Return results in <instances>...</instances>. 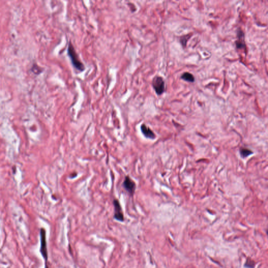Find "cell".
<instances>
[{
	"instance_id": "6da1fadb",
	"label": "cell",
	"mask_w": 268,
	"mask_h": 268,
	"mask_svg": "<svg viewBox=\"0 0 268 268\" xmlns=\"http://www.w3.org/2000/svg\"><path fill=\"white\" fill-rule=\"evenodd\" d=\"M68 53L69 56L70 57L72 63V65H74V67L81 71H83L84 70V66L83 64L81 62L80 60H79L78 54L75 52L74 46L70 43L69 45L68 48Z\"/></svg>"
},
{
	"instance_id": "7a4b0ae2",
	"label": "cell",
	"mask_w": 268,
	"mask_h": 268,
	"mask_svg": "<svg viewBox=\"0 0 268 268\" xmlns=\"http://www.w3.org/2000/svg\"><path fill=\"white\" fill-rule=\"evenodd\" d=\"M152 86L155 93L160 96L165 91V83L162 77L155 76L152 80Z\"/></svg>"
},
{
	"instance_id": "3957f363",
	"label": "cell",
	"mask_w": 268,
	"mask_h": 268,
	"mask_svg": "<svg viewBox=\"0 0 268 268\" xmlns=\"http://www.w3.org/2000/svg\"><path fill=\"white\" fill-rule=\"evenodd\" d=\"M40 252L43 256V258L45 260H47L48 253L47 249L46 238V232L44 229H41L40 231Z\"/></svg>"
},
{
	"instance_id": "277c9868",
	"label": "cell",
	"mask_w": 268,
	"mask_h": 268,
	"mask_svg": "<svg viewBox=\"0 0 268 268\" xmlns=\"http://www.w3.org/2000/svg\"><path fill=\"white\" fill-rule=\"evenodd\" d=\"M113 204L114 206V218L116 220L123 222L124 221V215H123L121 206L120 205V202L118 200H114L113 202Z\"/></svg>"
},
{
	"instance_id": "5b68a950",
	"label": "cell",
	"mask_w": 268,
	"mask_h": 268,
	"mask_svg": "<svg viewBox=\"0 0 268 268\" xmlns=\"http://www.w3.org/2000/svg\"><path fill=\"white\" fill-rule=\"evenodd\" d=\"M237 40L236 41V47L239 49H244L246 48V44L245 41L244 33L240 28L237 30Z\"/></svg>"
},
{
	"instance_id": "8992f818",
	"label": "cell",
	"mask_w": 268,
	"mask_h": 268,
	"mask_svg": "<svg viewBox=\"0 0 268 268\" xmlns=\"http://www.w3.org/2000/svg\"><path fill=\"white\" fill-rule=\"evenodd\" d=\"M123 185L124 187L128 193H130V194H133L136 189V185L135 182L130 178V177L127 176L125 178Z\"/></svg>"
},
{
	"instance_id": "52a82bcc",
	"label": "cell",
	"mask_w": 268,
	"mask_h": 268,
	"mask_svg": "<svg viewBox=\"0 0 268 268\" xmlns=\"http://www.w3.org/2000/svg\"><path fill=\"white\" fill-rule=\"evenodd\" d=\"M141 130L142 132L143 133L144 136L150 139H154L155 138V135L154 133V132H152L151 130H150V128L146 126V125L145 124H143L141 126Z\"/></svg>"
},
{
	"instance_id": "ba28073f",
	"label": "cell",
	"mask_w": 268,
	"mask_h": 268,
	"mask_svg": "<svg viewBox=\"0 0 268 268\" xmlns=\"http://www.w3.org/2000/svg\"><path fill=\"white\" fill-rule=\"evenodd\" d=\"M181 79L183 80L189 82H194L195 81V78L193 75L189 72H185L181 75Z\"/></svg>"
},
{
	"instance_id": "9c48e42d",
	"label": "cell",
	"mask_w": 268,
	"mask_h": 268,
	"mask_svg": "<svg viewBox=\"0 0 268 268\" xmlns=\"http://www.w3.org/2000/svg\"><path fill=\"white\" fill-rule=\"evenodd\" d=\"M240 154L241 157L243 158H246L248 156L250 155L253 154V152L251 150L245 148H241L240 150Z\"/></svg>"
},
{
	"instance_id": "30bf717a",
	"label": "cell",
	"mask_w": 268,
	"mask_h": 268,
	"mask_svg": "<svg viewBox=\"0 0 268 268\" xmlns=\"http://www.w3.org/2000/svg\"><path fill=\"white\" fill-rule=\"evenodd\" d=\"M189 35H185V36H183L182 37H181V40H180V41H181V43L182 44L183 46H186L187 41H188V40H189Z\"/></svg>"
}]
</instances>
